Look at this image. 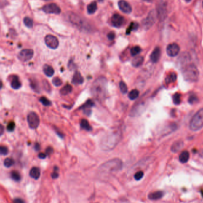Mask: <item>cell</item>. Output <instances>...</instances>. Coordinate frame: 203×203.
<instances>
[{"instance_id":"obj_5","label":"cell","mask_w":203,"mask_h":203,"mask_svg":"<svg viewBox=\"0 0 203 203\" xmlns=\"http://www.w3.org/2000/svg\"><path fill=\"white\" fill-rule=\"evenodd\" d=\"M68 20L71 23L76 26V28L81 30H84L86 31L87 30L90 31V29H91V26L85 20L73 13H71L70 15H69Z\"/></svg>"},{"instance_id":"obj_55","label":"cell","mask_w":203,"mask_h":203,"mask_svg":"<svg viewBox=\"0 0 203 203\" xmlns=\"http://www.w3.org/2000/svg\"><path fill=\"white\" fill-rule=\"evenodd\" d=\"M45 1H49V0H45Z\"/></svg>"},{"instance_id":"obj_40","label":"cell","mask_w":203,"mask_h":203,"mask_svg":"<svg viewBox=\"0 0 203 203\" xmlns=\"http://www.w3.org/2000/svg\"><path fill=\"white\" fill-rule=\"evenodd\" d=\"M52 83L55 87H60L62 85V81L60 79V78L56 77L52 79Z\"/></svg>"},{"instance_id":"obj_54","label":"cell","mask_w":203,"mask_h":203,"mask_svg":"<svg viewBox=\"0 0 203 203\" xmlns=\"http://www.w3.org/2000/svg\"><path fill=\"white\" fill-rule=\"evenodd\" d=\"M191 1V0H186V1H187V2H189Z\"/></svg>"},{"instance_id":"obj_31","label":"cell","mask_w":203,"mask_h":203,"mask_svg":"<svg viewBox=\"0 0 203 203\" xmlns=\"http://www.w3.org/2000/svg\"><path fill=\"white\" fill-rule=\"evenodd\" d=\"M139 94H140V92L137 89H133L129 92V94L128 95V97L129 98L130 100H134L138 97Z\"/></svg>"},{"instance_id":"obj_9","label":"cell","mask_w":203,"mask_h":203,"mask_svg":"<svg viewBox=\"0 0 203 203\" xmlns=\"http://www.w3.org/2000/svg\"><path fill=\"white\" fill-rule=\"evenodd\" d=\"M27 120L29 127L32 129H36L40 123L39 117L35 112H31L28 114Z\"/></svg>"},{"instance_id":"obj_43","label":"cell","mask_w":203,"mask_h":203,"mask_svg":"<svg viewBox=\"0 0 203 203\" xmlns=\"http://www.w3.org/2000/svg\"><path fill=\"white\" fill-rule=\"evenodd\" d=\"M0 152H1V155L6 156L9 153V149L7 147L2 146L0 147Z\"/></svg>"},{"instance_id":"obj_17","label":"cell","mask_w":203,"mask_h":203,"mask_svg":"<svg viewBox=\"0 0 203 203\" xmlns=\"http://www.w3.org/2000/svg\"><path fill=\"white\" fill-rule=\"evenodd\" d=\"M94 106V102L91 100H88L82 106H81V109L83 110V111L85 114L89 116L91 114V108Z\"/></svg>"},{"instance_id":"obj_49","label":"cell","mask_w":203,"mask_h":203,"mask_svg":"<svg viewBox=\"0 0 203 203\" xmlns=\"http://www.w3.org/2000/svg\"><path fill=\"white\" fill-rule=\"evenodd\" d=\"M197 100V98H196V97H194V96L192 95V97H191L189 98V102L190 103L192 104V103H194L195 100Z\"/></svg>"},{"instance_id":"obj_19","label":"cell","mask_w":203,"mask_h":203,"mask_svg":"<svg viewBox=\"0 0 203 203\" xmlns=\"http://www.w3.org/2000/svg\"><path fill=\"white\" fill-rule=\"evenodd\" d=\"M160 55H161V50L160 49V48L159 47H156L153 51L152 52L151 55H150V59L151 61L153 63H157L160 58Z\"/></svg>"},{"instance_id":"obj_26","label":"cell","mask_w":203,"mask_h":203,"mask_svg":"<svg viewBox=\"0 0 203 203\" xmlns=\"http://www.w3.org/2000/svg\"><path fill=\"white\" fill-rule=\"evenodd\" d=\"M179 161L182 163H186L189 159V154L188 151H183L179 156Z\"/></svg>"},{"instance_id":"obj_8","label":"cell","mask_w":203,"mask_h":203,"mask_svg":"<svg viewBox=\"0 0 203 203\" xmlns=\"http://www.w3.org/2000/svg\"><path fill=\"white\" fill-rule=\"evenodd\" d=\"M157 17L161 20L163 21L167 14V3L165 0H159L157 6Z\"/></svg>"},{"instance_id":"obj_3","label":"cell","mask_w":203,"mask_h":203,"mask_svg":"<svg viewBox=\"0 0 203 203\" xmlns=\"http://www.w3.org/2000/svg\"><path fill=\"white\" fill-rule=\"evenodd\" d=\"M122 166L123 163L121 160L114 159L103 164L100 166L99 171L101 174H111L121 170Z\"/></svg>"},{"instance_id":"obj_48","label":"cell","mask_w":203,"mask_h":203,"mask_svg":"<svg viewBox=\"0 0 203 203\" xmlns=\"http://www.w3.org/2000/svg\"><path fill=\"white\" fill-rule=\"evenodd\" d=\"M47 155L45 153H41L38 154V157L41 159H45L46 157H47Z\"/></svg>"},{"instance_id":"obj_2","label":"cell","mask_w":203,"mask_h":203,"mask_svg":"<svg viewBox=\"0 0 203 203\" xmlns=\"http://www.w3.org/2000/svg\"><path fill=\"white\" fill-rule=\"evenodd\" d=\"M92 96L98 101H103L108 95V82L106 78L101 76L97 79L91 87Z\"/></svg>"},{"instance_id":"obj_27","label":"cell","mask_w":203,"mask_h":203,"mask_svg":"<svg viewBox=\"0 0 203 203\" xmlns=\"http://www.w3.org/2000/svg\"><path fill=\"white\" fill-rule=\"evenodd\" d=\"M81 127L82 129L86 130L87 131H91L92 130V127L89 123L88 121L86 119H82L81 121Z\"/></svg>"},{"instance_id":"obj_10","label":"cell","mask_w":203,"mask_h":203,"mask_svg":"<svg viewBox=\"0 0 203 203\" xmlns=\"http://www.w3.org/2000/svg\"><path fill=\"white\" fill-rule=\"evenodd\" d=\"M42 10L48 14H55L58 15L61 13V9L60 7L55 3H50L42 7Z\"/></svg>"},{"instance_id":"obj_24","label":"cell","mask_w":203,"mask_h":203,"mask_svg":"<svg viewBox=\"0 0 203 203\" xmlns=\"http://www.w3.org/2000/svg\"><path fill=\"white\" fill-rule=\"evenodd\" d=\"M164 193L162 191H156L153 193H151L148 195V198L151 200H158L161 199L163 196Z\"/></svg>"},{"instance_id":"obj_7","label":"cell","mask_w":203,"mask_h":203,"mask_svg":"<svg viewBox=\"0 0 203 203\" xmlns=\"http://www.w3.org/2000/svg\"><path fill=\"white\" fill-rule=\"evenodd\" d=\"M157 17V12L153 10L148 15L147 17L143 21V26L144 29L148 30L150 29L156 22Z\"/></svg>"},{"instance_id":"obj_18","label":"cell","mask_w":203,"mask_h":203,"mask_svg":"<svg viewBox=\"0 0 203 203\" xmlns=\"http://www.w3.org/2000/svg\"><path fill=\"white\" fill-rule=\"evenodd\" d=\"M84 82V78L82 77L80 72L76 71L73 76V78L72 80V84L75 85H79L82 84Z\"/></svg>"},{"instance_id":"obj_52","label":"cell","mask_w":203,"mask_h":203,"mask_svg":"<svg viewBox=\"0 0 203 203\" xmlns=\"http://www.w3.org/2000/svg\"><path fill=\"white\" fill-rule=\"evenodd\" d=\"M14 202H16V203H20V202H23L24 201L22 200V199H20V198H16V199L14 200Z\"/></svg>"},{"instance_id":"obj_42","label":"cell","mask_w":203,"mask_h":203,"mask_svg":"<svg viewBox=\"0 0 203 203\" xmlns=\"http://www.w3.org/2000/svg\"><path fill=\"white\" fill-rule=\"evenodd\" d=\"M143 176H144V172L142 171H139L135 173V175H134V178L135 180H140L143 178Z\"/></svg>"},{"instance_id":"obj_22","label":"cell","mask_w":203,"mask_h":203,"mask_svg":"<svg viewBox=\"0 0 203 203\" xmlns=\"http://www.w3.org/2000/svg\"><path fill=\"white\" fill-rule=\"evenodd\" d=\"M43 72L48 77H51L54 73V70L52 67L48 64H45L43 66Z\"/></svg>"},{"instance_id":"obj_33","label":"cell","mask_w":203,"mask_h":203,"mask_svg":"<svg viewBox=\"0 0 203 203\" xmlns=\"http://www.w3.org/2000/svg\"><path fill=\"white\" fill-rule=\"evenodd\" d=\"M138 28V24L137 23H135V22H132V23H130L129 27L127 28V31H126V33L127 35L129 34L132 31H135V30H137Z\"/></svg>"},{"instance_id":"obj_15","label":"cell","mask_w":203,"mask_h":203,"mask_svg":"<svg viewBox=\"0 0 203 203\" xmlns=\"http://www.w3.org/2000/svg\"><path fill=\"white\" fill-rule=\"evenodd\" d=\"M190 60L191 57L189 54L187 52H183L180 55L179 58L178 59V63L179 67H181V69L183 68L184 66L190 63Z\"/></svg>"},{"instance_id":"obj_39","label":"cell","mask_w":203,"mask_h":203,"mask_svg":"<svg viewBox=\"0 0 203 203\" xmlns=\"http://www.w3.org/2000/svg\"><path fill=\"white\" fill-rule=\"evenodd\" d=\"M39 101L45 106H49L51 105V102L45 97H42L40 98Z\"/></svg>"},{"instance_id":"obj_28","label":"cell","mask_w":203,"mask_h":203,"mask_svg":"<svg viewBox=\"0 0 203 203\" xmlns=\"http://www.w3.org/2000/svg\"><path fill=\"white\" fill-rule=\"evenodd\" d=\"M97 10V4L95 1H93L90 3L87 7L88 13L90 15L94 14Z\"/></svg>"},{"instance_id":"obj_34","label":"cell","mask_w":203,"mask_h":203,"mask_svg":"<svg viewBox=\"0 0 203 203\" xmlns=\"http://www.w3.org/2000/svg\"><path fill=\"white\" fill-rule=\"evenodd\" d=\"M141 51V48L139 46H135L132 47L130 49V54L132 56H135L138 55Z\"/></svg>"},{"instance_id":"obj_29","label":"cell","mask_w":203,"mask_h":203,"mask_svg":"<svg viewBox=\"0 0 203 203\" xmlns=\"http://www.w3.org/2000/svg\"><path fill=\"white\" fill-rule=\"evenodd\" d=\"M72 91V87L71 85L67 84L65 85L61 90H60V94L62 95H66L67 94H70Z\"/></svg>"},{"instance_id":"obj_21","label":"cell","mask_w":203,"mask_h":203,"mask_svg":"<svg viewBox=\"0 0 203 203\" xmlns=\"http://www.w3.org/2000/svg\"><path fill=\"white\" fill-rule=\"evenodd\" d=\"M29 175L31 178H33L34 179H38L41 175V172L39 169L36 167H32L29 172Z\"/></svg>"},{"instance_id":"obj_32","label":"cell","mask_w":203,"mask_h":203,"mask_svg":"<svg viewBox=\"0 0 203 203\" xmlns=\"http://www.w3.org/2000/svg\"><path fill=\"white\" fill-rule=\"evenodd\" d=\"M11 178L13 180H15L16 182H19L21 180V176H20V173L17 171L12 172Z\"/></svg>"},{"instance_id":"obj_1","label":"cell","mask_w":203,"mask_h":203,"mask_svg":"<svg viewBox=\"0 0 203 203\" xmlns=\"http://www.w3.org/2000/svg\"><path fill=\"white\" fill-rule=\"evenodd\" d=\"M122 138V132L115 130L108 132L101 138L100 141L101 148L106 151L113 150L119 144Z\"/></svg>"},{"instance_id":"obj_13","label":"cell","mask_w":203,"mask_h":203,"mask_svg":"<svg viewBox=\"0 0 203 203\" xmlns=\"http://www.w3.org/2000/svg\"><path fill=\"white\" fill-rule=\"evenodd\" d=\"M180 51L179 46L176 43L169 44L166 48V52L169 56L171 57H176L178 55Z\"/></svg>"},{"instance_id":"obj_47","label":"cell","mask_w":203,"mask_h":203,"mask_svg":"<svg viewBox=\"0 0 203 203\" xmlns=\"http://www.w3.org/2000/svg\"><path fill=\"white\" fill-rule=\"evenodd\" d=\"M53 153V149L52 147H48V148H47L46 149V153L48 156H50L51 154H52Z\"/></svg>"},{"instance_id":"obj_35","label":"cell","mask_w":203,"mask_h":203,"mask_svg":"<svg viewBox=\"0 0 203 203\" xmlns=\"http://www.w3.org/2000/svg\"><path fill=\"white\" fill-rule=\"evenodd\" d=\"M23 22H24L25 25L26 27H28L29 28H32L33 25V20L30 17H25L23 19Z\"/></svg>"},{"instance_id":"obj_11","label":"cell","mask_w":203,"mask_h":203,"mask_svg":"<svg viewBox=\"0 0 203 203\" xmlns=\"http://www.w3.org/2000/svg\"><path fill=\"white\" fill-rule=\"evenodd\" d=\"M45 42L47 47L51 49H56L59 45L58 39L52 35H47L45 38Z\"/></svg>"},{"instance_id":"obj_46","label":"cell","mask_w":203,"mask_h":203,"mask_svg":"<svg viewBox=\"0 0 203 203\" xmlns=\"http://www.w3.org/2000/svg\"><path fill=\"white\" fill-rule=\"evenodd\" d=\"M115 33H114V32H110V33H108V35H107V37H108V39L109 40H110V41H112V40H113L114 38H115Z\"/></svg>"},{"instance_id":"obj_38","label":"cell","mask_w":203,"mask_h":203,"mask_svg":"<svg viewBox=\"0 0 203 203\" xmlns=\"http://www.w3.org/2000/svg\"><path fill=\"white\" fill-rule=\"evenodd\" d=\"M119 88H120V91L123 94H125L127 93V87L126 84L124 82L121 81L119 83Z\"/></svg>"},{"instance_id":"obj_6","label":"cell","mask_w":203,"mask_h":203,"mask_svg":"<svg viewBox=\"0 0 203 203\" xmlns=\"http://www.w3.org/2000/svg\"><path fill=\"white\" fill-rule=\"evenodd\" d=\"M203 127V108L199 109L192 118L189 128L193 131H196Z\"/></svg>"},{"instance_id":"obj_20","label":"cell","mask_w":203,"mask_h":203,"mask_svg":"<svg viewBox=\"0 0 203 203\" xmlns=\"http://www.w3.org/2000/svg\"><path fill=\"white\" fill-rule=\"evenodd\" d=\"M11 87L14 89H19L22 87V84L17 76H13L11 81Z\"/></svg>"},{"instance_id":"obj_51","label":"cell","mask_w":203,"mask_h":203,"mask_svg":"<svg viewBox=\"0 0 203 203\" xmlns=\"http://www.w3.org/2000/svg\"><path fill=\"white\" fill-rule=\"evenodd\" d=\"M34 148H35V150L36 151H39V150H40V148H41L40 145H39L38 143H36V144H35Z\"/></svg>"},{"instance_id":"obj_37","label":"cell","mask_w":203,"mask_h":203,"mask_svg":"<svg viewBox=\"0 0 203 203\" xmlns=\"http://www.w3.org/2000/svg\"><path fill=\"white\" fill-rule=\"evenodd\" d=\"M15 163L13 159L11 158H7L4 161V166L7 168L12 167Z\"/></svg>"},{"instance_id":"obj_36","label":"cell","mask_w":203,"mask_h":203,"mask_svg":"<svg viewBox=\"0 0 203 203\" xmlns=\"http://www.w3.org/2000/svg\"><path fill=\"white\" fill-rule=\"evenodd\" d=\"M177 76L176 75L175 73H172L171 74H170L166 79V83H171V82H173L176 80Z\"/></svg>"},{"instance_id":"obj_45","label":"cell","mask_w":203,"mask_h":203,"mask_svg":"<svg viewBox=\"0 0 203 203\" xmlns=\"http://www.w3.org/2000/svg\"><path fill=\"white\" fill-rule=\"evenodd\" d=\"M43 85H44V89L47 91V92H50L51 91V87L49 84V83L46 81L44 80L43 82Z\"/></svg>"},{"instance_id":"obj_23","label":"cell","mask_w":203,"mask_h":203,"mask_svg":"<svg viewBox=\"0 0 203 203\" xmlns=\"http://www.w3.org/2000/svg\"><path fill=\"white\" fill-rule=\"evenodd\" d=\"M144 62V58L142 56H137L132 61V64L133 67H138L141 66Z\"/></svg>"},{"instance_id":"obj_30","label":"cell","mask_w":203,"mask_h":203,"mask_svg":"<svg viewBox=\"0 0 203 203\" xmlns=\"http://www.w3.org/2000/svg\"><path fill=\"white\" fill-rule=\"evenodd\" d=\"M183 147V143L182 142H180V141L176 142V143H175L172 146V151L173 152L176 153L178 151H179L180 150H181Z\"/></svg>"},{"instance_id":"obj_44","label":"cell","mask_w":203,"mask_h":203,"mask_svg":"<svg viewBox=\"0 0 203 203\" xmlns=\"http://www.w3.org/2000/svg\"><path fill=\"white\" fill-rule=\"evenodd\" d=\"M15 124L14 122H10L8 125H7V129L9 132H13L14 130H15Z\"/></svg>"},{"instance_id":"obj_56","label":"cell","mask_w":203,"mask_h":203,"mask_svg":"<svg viewBox=\"0 0 203 203\" xmlns=\"http://www.w3.org/2000/svg\"><path fill=\"white\" fill-rule=\"evenodd\" d=\"M100 1H102V0H100Z\"/></svg>"},{"instance_id":"obj_25","label":"cell","mask_w":203,"mask_h":203,"mask_svg":"<svg viewBox=\"0 0 203 203\" xmlns=\"http://www.w3.org/2000/svg\"><path fill=\"white\" fill-rule=\"evenodd\" d=\"M29 81H30V86L31 88L32 89V90L36 93H39L41 91H40V88H39L38 81L35 79H30Z\"/></svg>"},{"instance_id":"obj_50","label":"cell","mask_w":203,"mask_h":203,"mask_svg":"<svg viewBox=\"0 0 203 203\" xmlns=\"http://www.w3.org/2000/svg\"><path fill=\"white\" fill-rule=\"evenodd\" d=\"M58 177V173H57V172L54 171V172L51 174V178L54 179H57Z\"/></svg>"},{"instance_id":"obj_53","label":"cell","mask_w":203,"mask_h":203,"mask_svg":"<svg viewBox=\"0 0 203 203\" xmlns=\"http://www.w3.org/2000/svg\"><path fill=\"white\" fill-rule=\"evenodd\" d=\"M0 132H1V136L4 133V126L3 125H1V127H0Z\"/></svg>"},{"instance_id":"obj_16","label":"cell","mask_w":203,"mask_h":203,"mask_svg":"<svg viewBox=\"0 0 203 203\" xmlns=\"http://www.w3.org/2000/svg\"><path fill=\"white\" fill-rule=\"evenodd\" d=\"M119 8L120 10L126 14H129L132 12V7L130 5L124 0H120L118 3Z\"/></svg>"},{"instance_id":"obj_4","label":"cell","mask_w":203,"mask_h":203,"mask_svg":"<svg viewBox=\"0 0 203 203\" xmlns=\"http://www.w3.org/2000/svg\"><path fill=\"white\" fill-rule=\"evenodd\" d=\"M182 72L183 77L186 81L195 82L198 80L199 71L195 64L189 63L182 68Z\"/></svg>"},{"instance_id":"obj_14","label":"cell","mask_w":203,"mask_h":203,"mask_svg":"<svg viewBox=\"0 0 203 203\" xmlns=\"http://www.w3.org/2000/svg\"><path fill=\"white\" fill-rule=\"evenodd\" d=\"M124 22V19L123 16L119 14H114L111 19V22L113 26L116 28L121 27Z\"/></svg>"},{"instance_id":"obj_12","label":"cell","mask_w":203,"mask_h":203,"mask_svg":"<svg viewBox=\"0 0 203 203\" xmlns=\"http://www.w3.org/2000/svg\"><path fill=\"white\" fill-rule=\"evenodd\" d=\"M33 55V51L31 49H25L22 50L18 55L20 60L22 61H28L30 60Z\"/></svg>"},{"instance_id":"obj_41","label":"cell","mask_w":203,"mask_h":203,"mask_svg":"<svg viewBox=\"0 0 203 203\" xmlns=\"http://www.w3.org/2000/svg\"><path fill=\"white\" fill-rule=\"evenodd\" d=\"M173 102L176 105H178L181 102V97L179 94H175L173 96Z\"/></svg>"}]
</instances>
